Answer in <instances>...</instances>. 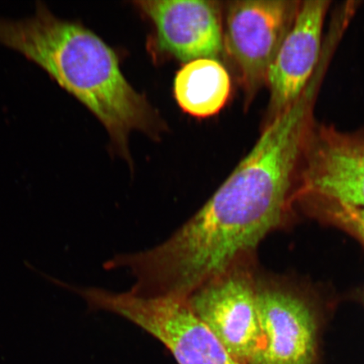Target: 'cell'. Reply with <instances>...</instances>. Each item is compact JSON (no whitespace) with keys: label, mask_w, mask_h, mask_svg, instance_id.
I'll list each match as a JSON object with an SVG mask.
<instances>
[{"label":"cell","mask_w":364,"mask_h":364,"mask_svg":"<svg viewBox=\"0 0 364 364\" xmlns=\"http://www.w3.org/2000/svg\"><path fill=\"white\" fill-rule=\"evenodd\" d=\"M299 0L228 4L223 48L235 67L249 107L267 86L268 72L299 10Z\"/></svg>","instance_id":"obj_4"},{"label":"cell","mask_w":364,"mask_h":364,"mask_svg":"<svg viewBox=\"0 0 364 364\" xmlns=\"http://www.w3.org/2000/svg\"><path fill=\"white\" fill-rule=\"evenodd\" d=\"M57 286L79 295L87 312L112 313L148 332L169 350L178 364H240L195 315L185 299L141 295L131 290L112 292L63 280H58Z\"/></svg>","instance_id":"obj_3"},{"label":"cell","mask_w":364,"mask_h":364,"mask_svg":"<svg viewBox=\"0 0 364 364\" xmlns=\"http://www.w3.org/2000/svg\"><path fill=\"white\" fill-rule=\"evenodd\" d=\"M330 6L328 0L300 1L293 25L268 72L267 122L294 104L315 74L324 47L323 28Z\"/></svg>","instance_id":"obj_7"},{"label":"cell","mask_w":364,"mask_h":364,"mask_svg":"<svg viewBox=\"0 0 364 364\" xmlns=\"http://www.w3.org/2000/svg\"><path fill=\"white\" fill-rule=\"evenodd\" d=\"M260 348L248 364H318L317 323L301 298L257 281Z\"/></svg>","instance_id":"obj_8"},{"label":"cell","mask_w":364,"mask_h":364,"mask_svg":"<svg viewBox=\"0 0 364 364\" xmlns=\"http://www.w3.org/2000/svg\"><path fill=\"white\" fill-rule=\"evenodd\" d=\"M0 44L43 68L84 104L127 159L132 132L156 139L163 131L156 110L122 74L116 53L81 22L58 17L38 2L31 16L0 17Z\"/></svg>","instance_id":"obj_2"},{"label":"cell","mask_w":364,"mask_h":364,"mask_svg":"<svg viewBox=\"0 0 364 364\" xmlns=\"http://www.w3.org/2000/svg\"><path fill=\"white\" fill-rule=\"evenodd\" d=\"M185 299L232 358L240 364L252 360L260 348L262 331L250 260L213 277Z\"/></svg>","instance_id":"obj_5"},{"label":"cell","mask_w":364,"mask_h":364,"mask_svg":"<svg viewBox=\"0 0 364 364\" xmlns=\"http://www.w3.org/2000/svg\"><path fill=\"white\" fill-rule=\"evenodd\" d=\"M299 176L291 201L312 197L364 209V139L316 122Z\"/></svg>","instance_id":"obj_6"},{"label":"cell","mask_w":364,"mask_h":364,"mask_svg":"<svg viewBox=\"0 0 364 364\" xmlns=\"http://www.w3.org/2000/svg\"><path fill=\"white\" fill-rule=\"evenodd\" d=\"M301 157V144L292 132L265 127L224 183L169 239L142 252L117 255L105 269L129 272L136 294L186 299L213 277L250 261L280 224Z\"/></svg>","instance_id":"obj_1"},{"label":"cell","mask_w":364,"mask_h":364,"mask_svg":"<svg viewBox=\"0 0 364 364\" xmlns=\"http://www.w3.org/2000/svg\"><path fill=\"white\" fill-rule=\"evenodd\" d=\"M152 21L159 49L188 63L216 58L223 49L220 3L204 0H140L135 2Z\"/></svg>","instance_id":"obj_9"},{"label":"cell","mask_w":364,"mask_h":364,"mask_svg":"<svg viewBox=\"0 0 364 364\" xmlns=\"http://www.w3.org/2000/svg\"><path fill=\"white\" fill-rule=\"evenodd\" d=\"M230 93L229 73L215 58L196 59L176 73L175 97L182 111L191 116L216 115L225 107Z\"/></svg>","instance_id":"obj_10"},{"label":"cell","mask_w":364,"mask_h":364,"mask_svg":"<svg viewBox=\"0 0 364 364\" xmlns=\"http://www.w3.org/2000/svg\"><path fill=\"white\" fill-rule=\"evenodd\" d=\"M359 136L364 139V129L355 132Z\"/></svg>","instance_id":"obj_12"},{"label":"cell","mask_w":364,"mask_h":364,"mask_svg":"<svg viewBox=\"0 0 364 364\" xmlns=\"http://www.w3.org/2000/svg\"><path fill=\"white\" fill-rule=\"evenodd\" d=\"M327 215L331 220L350 232L364 244V209L331 203Z\"/></svg>","instance_id":"obj_11"}]
</instances>
